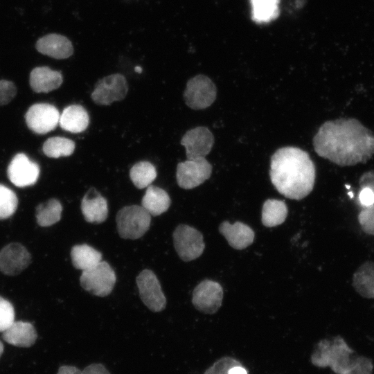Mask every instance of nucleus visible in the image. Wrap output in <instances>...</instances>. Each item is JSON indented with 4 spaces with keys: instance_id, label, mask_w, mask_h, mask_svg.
I'll use <instances>...</instances> for the list:
<instances>
[{
    "instance_id": "obj_1",
    "label": "nucleus",
    "mask_w": 374,
    "mask_h": 374,
    "mask_svg": "<svg viewBox=\"0 0 374 374\" xmlns=\"http://www.w3.org/2000/svg\"><path fill=\"white\" fill-rule=\"evenodd\" d=\"M269 177L278 193L300 200L313 189L315 166L307 152L296 147H283L271 157Z\"/></svg>"
},
{
    "instance_id": "obj_2",
    "label": "nucleus",
    "mask_w": 374,
    "mask_h": 374,
    "mask_svg": "<svg viewBox=\"0 0 374 374\" xmlns=\"http://www.w3.org/2000/svg\"><path fill=\"white\" fill-rule=\"evenodd\" d=\"M353 353L344 339L337 336L332 341L323 339L318 344L312 362L319 367L329 366L336 374H371L372 360L364 356L351 359Z\"/></svg>"
},
{
    "instance_id": "obj_3",
    "label": "nucleus",
    "mask_w": 374,
    "mask_h": 374,
    "mask_svg": "<svg viewBox=\"0 0 374 374\" xmlns=\"http://www.w3.org/2000/svg\"><path fill=\"white\" fill-rule=\"evenodd\" d=\"M350 125L345 120L328 121L319 129L313 138L315 152L321 157L339 165L350 160Z\"/></svg>"
},
{
    "instance_id": "obj_4",
    "label": "nucleus",
    "mask_w": 374,
    "mask_h": 374,
    "mask_svg": "<svg viewBox=\"0 0 374 374\" xmlns=\"http://www.w3.org/2000/svg\"><path fill=\"white\" fill-rule=\"evenodd\" d=\"M116 220L119 235L124 239L135 240L149 229L151 215L142 206L131 205L120 209Z\"/></svg>"
},
{
    "instance_id": "obj_5",
    "label": "nucleus",
    "mask_w": 374,
    "mask_h": 374,
    "mask_svg": "<svg viewBox=\"0 0 374 374\" xmlns=\"http://www.w3.org/2000/svg\"><path fill=\"white\" fill-rule=\"evenodd\" d=\"M116 274L112 267L101 261L91 269L82 271L80 278L82 287L91 294L104 297L109 295L115 285Z\"/></svg>"
},
{
    "instance_id": "obj_6",
    "label": "nucleus",
    "mask_w": 374,
    "mask_h": 374,
    "mask_svg": "<svg viewBox=\"0 0 374 374\" xmlns=\"http://www.w3.org/2000/svg\"><path fill=\"white\" fill-rule=\"evenodd\" d=\"M217 96L213 82L206 75H197L188 80L184 91V99L193 109H203L211 106Z\"/></svg>"
},
{
    "instance_id": "obj_7",
    "label": "nucleus",
    "mask_w": 374,
    "mask_h": 374,
    "mask_svg": "<svg viewBox=\"0 0 374 374\" xmlns=\"http://www.w3.org/2000/svg\"><path fill=\"white\" fill-rule=\"evenodd\" d=\"M172 237L175 250L182 260L191 261L202 254L205 248L203 235L194 227L179 224Z\"/></svg>"
},
{
    "instance_id": "obj_8",
    "label": "nucleus",
    "mask_w": 374,
    "mask_h": 374,
    "mask_svg": "<svg viewBox=\"0 0 374 374\" xmlns=\"http://www.w3.org/2000/svg\"><path fill=\"white\" fill-rule=\"evenodd\" d=\"M128 91L125 77L121 73H113L98 80L91 94L93 101L100 105H109L125 98Z\"/></svg>"
},
{
    "instance_id": "obj_9",
    "label": "nucleus",
    "mask_w": 374,
    "mask_h": 374,
    "mask_svg": "<svg viewBox=\"0 0 374 374\" xmlns=\"http://www.w3.org/2000/svg\"><path fill=\"white\" fill-rule=\"evenodd\" d=\"M212 166L205 158L187 159L177 166L176 179L179 187L192 189L209 179Z\"/></svg>"
},
{
    "instance_id": "obj_10",
    "label": "nucleus",
    "mask_w": 374,
    "mask_h": 374,
    "mask_svg": "<svg viewBox=\"0 0 374 374\" xmlns=\"http://www.w3.org/2000/svg\"><path fill=\"white\" fill-rule=\"evenodd\" d=\"M58 109L49 103L33 105L25 114L28 127L39 134H46L57 127L60 120Z\"/></svg>"
},
{
    "instance_id": "obj_11",
    "label": "nucleus",
    "mask_w": 374,
    "mask_h": 374,
    "mask_svg": "<svg viewBox=\"0 0 374 374\" xmlns=\"http://www.w3.org/2000/svg\"><path fill=\"white\" fill-rule=\"evenodd\" d=\"M136 284L143 303L150 310L157 312L165 308L166 299L153 271L143 270L136 277Z\"/></svg>"
},
{
    "instance_id": "obj_12",
    "label": "nucleus",
    "mask_w": 374,
    "mask_h": 374,
    "mask_svg": "<svg viewBox=\"0 0 374 374\" xmlns=\"http://www.w3.org/2000/svg\"><path fill=\"white\" fill-rule=\"evenodd\" d=\"M223 299L221 285L211 280L201 281L193 292L192 303L197 310L205 314H214L220 308Z\"/></svg>"
},
{
    "instance_id": "obj_13",
    "label": "nucleus",
    "mask_w": 374,
    "mask_h": 374,
    "mask_svg": "<svg viewBox=\"0 0 374 374\" xmlns=\"http://www.w3.org/2000/svg\"><path fill=\"white\" fill-rule=\"evenodd\" d=\"M212 132L204 126L187 131L182 136L181 144L185 147L187 159L205 158L214 144Z\"/></svg>"
},
{
    "instance_id": "obj_14",
    "label": "nucleus",
    "mask_w": 374,
    "mask_h": 374,
    "mask_svg": "<svg viewBox=\"0 0 374 374\" xmlns=\"http://www.w3.org/2000/svg\"><path fill=\"white\" fill-rule=\"evenodd\" d=\"M10 181L17 187L33 185L39 175V166L30 161L24 153L17 154L11 160L7 170Z\"/></svg>"
},
{
    "instance_id": "obj_15",
    "label": "nucleus",
    "mask_w": 374,
    "mask_h": 374,
    "mask_svg": "<svg viewBox=\"0 0 374 374\" xmlns=\"http://www.w3.org/2000/svg\"><path fill=\"white\" fill-rule=\"evenodd\" d=\"M31 262V256L19 243H10L0 251V270L8 276L21 273Z\"/></svg>"
},
{
    "instance_id": "obj_16",
    "label": "nucleus",
    "mask_w": 374,
    "mask_h": 374,
    "mask_svg": "<svg viewBox=\"0 0 374 374\" xmlns=\"http://www.w3.org/2000/svg\"><path fill=\"white\" fill-rule=\"evenodd\" d=\"M35 47L39 53L57 60L69 58L73 53L71 40L57 33H49L39 37Z\"/></svg>"
},
{
    "instance_id": "obj_17",
    "label": "nucleus",
    "mask_w": 374,
    "mask_h": 374,
    "mask_svg": "<svg viewBox=\"0 0 374 374\" xmlns=\"http://www.w3.org/2000/svg\"><path fill=\"white\" fill-rule=\"evenodd\" d=\"M81 211L87 222L93 224L102 223L108 215L107 199L94 188H91L81 201Z\"/></svg>"
},
{
    "instance_id": "obj_18",
    "label": "nucleus",
    "mask_w": 374,
    "mask_h": 374,
    "mask_svg": "<svg viewBox=\"0 0 374 374\" xmlns=\"http://www.w3.org/2000/svg\"><path fill=\"white\" fill-rule=\"evenodd\" d=\"M219 231L231 247L238 250L251 245L255 238L253 229L241 222L231 224L228 221H224L220 224Z\"/></svg>"
},
{
    "instance_id": "obj_19",
    "label": "nucleus",
    "mask_w": 374,
    "mask_h": 374,
    "mask_svg": "<svg viewBox=\"0 0 374 374\" xmlns=\"http://www.w3.org/2000/svg\"><path fill=\"white\" fill-rule=\"evenodd\" d=\"M63 82L60 71H54L48 66L34 68L29 78L32 89L37 93H48L59 88Z\"/></svg>"
},
{
    "instance_id": "obj_20",
    "label": "nucleus",
    "mask_w": 374,
    "mask_h": 374,
    "mask_svg": "<svg viewBox=\"0 0 374 374\" xmlns=\"http://www.w3.org/2000/svg\"><path fill=\"white\" fill-rule=\"evenodd\" d=\"M37 332L28 322L14 321L3 332V339L9 344L18 347H30L37 339Z\"/></svg>"
},
{
    "instance_id": "obj_21",
    "label": "nucleus",
    "mask_w": 374,
    "mask_h": 374,
    "mask_svg": "<svg viewBox=\"0 0 374 374\" xmlns=\"http://www.w3.org/2000/svg\"><path fill=\"white\" fill-rule=\"evenodd\" d=\"M59 124L62 129L72 133L84 132L89 124L87 111L80 105L66 107L60 116Z\"/></svg>"
},
{
    "instance_id": "obj_22",
    "label": "nucleus",
    "mask_w": 374,
    "mask_h": 374,
    "mask_svg": "<svg viewBox=\"0 0 374 374\" xmlns=\"http://www.w3.org/2000/svg\"><path fill=\"white\" fill-rule=\"evenodd\" d=\"M171 204L166 190L153 185L148 186L141 200V206L151 215L157 216L166 212Z\"/></svg>"
},
{
    "instance_id": "obj_23",
    "label": "nucleus",
    "mask_w": 374,
    "mask_h": 374,
    "mask_svg": "<svg viewBox=\"0 0 374 374\" xmlns=\"http://www.w3.org/2000/svg\"><path fill=\"white\" fill-rule=\"evenodd\" d=\"M71 257L74 267L82 271L91 269L102 261L101 253L86 244L73 246Z\"/></svg>"
},
{
    "instance_id": "obj_24",
    "label": "nucleus",
    "mask_w": 374,
    "mask_h": 374,
    "mask_svg": "<svg viewBox=\"0 0 374 374\" xmlns=\"http://www.w3.org/2000/svg\"><path fill=\"white\" fill-rule=\"evenodd\" d=\"M287 213V206L284 201L268 199L262 205L261 221L265 226L274 227L283 224Z\"/></svg>"
},
{
    "instance_id": "obj_25",
    "label": "nucleus",
    "mask_w": 374,
    "mask_h": 374,
    "mask_svg": "<svg viewBox=\"0 0 374 374\" xmlns=\"http://www.w3.org/2000/svg\"><path fill=\"white\" fill-rule=\"evenodd\" d=\"M356 290L367 298H374V263L368 262L362 265L353 277Z\"/></svg>"
},
{
    "instance_id": "obj_26",
    "label": "nucleus",
    "mask_w": 374,
    "mask_h": 374,
    "mask_svg": "<svg viewBox=\"0 0 374 374\" xmlns=\"http://www.w3.org/2000/svg\"><path fill=\"white\" fill-rule=\"evenodd\" d=\"M62 206L57 199H51L36 208V219L41 226H49L57 223L60 219Z\"/></svg>"
},
{
    "instance_id": "obj_27",
    "label": "nucleus",
    "mask_w": 374,
    "mask_h": 374,
    "mask_svg": "<svg viewBox=\"0 0 374 374\" xmlns=\"http://www.w3.org/2000/svg\"><path fill=\"white\" fill-rule=\"evenodd\" d=\"M130 177L136 188L142 189L150 186L156 179L157 170L149 161H139L131 168Z\"/></svg>"
},
{
    "instance_id": "obj_28",
    "label": "nucleus",
    "mask_w": 374,
    "mask_h": 374,
    "mask_svg": "<svg viewBox=\"0 0 374 374\" xmlns=\"http://www.w3.org/2000/svg\"><path fill=\"white\" fill-rule=\"evenodd\" d=\"M75 142L62 136L48 139L43 144L44 153L48 157L59 158L71 155L75 150Z\"/></svg>"
},
{
    "instance_id": "obj_29",
    "label": "nucleus",
    "mask_w": 374,
    "mask_h": 374,
    "mask_svg": "<svg viewBox=\"0 0 374 374\" xmlns=\"http://www.w3.org/2000/svg\"><path fill=\"white\" fill-rule=\"evenodd\" d=\"M252 19L256 23L269 22L279 14L278 0H251Z\"/></svg>"
},
{
    "instance_id": "obj_30",
    "label": "nucleus",
    "mask_w": 374,
    "mask_h": 374,
    "mask_svg": "<svg viewBox=\"0 0 374 374\" xmlns=\"http://www.w3.org/2000/svg\"><path fill=\"white\" fill-rule=\"evenodd\" d=\"M17 204V197L14 191L0 184V220L7 219L12 215Z\"/></svg>"
},
{
    "instance_id": "obj_31",
    "label": "nucleus",
    "mask_w": 374,
    "mask_h": 374,
    "mask_svg": "<svg viewBox=\"0 0 374 374\" xmlns=\"http://www.w3.org/2000/svg\"><path fill=\"white\" fill-rule=\"evenodd\" d=\"M15 321V310L12 305L0 296V332L6 330Z\"/></svg>"
},
{
    "instance_id": "obj_32",
    "label": "nucleus",
    "mask_w": 374,
    "mask_h": 374,
    "mask_svg": "<svg viewBox=\"0 0 374 374\" xmlns=\"http://www.w3.org/2000/svg\"><path fill=\"white\" fill-rule=\"evenodd\" d=\"M241 366L235 359L224 357L215 362L204 374H229V371L234 366Z\"/></svg>"
},
{
    "instance_id": "obj_33",
    "label": "nucleus",
    "mask_w": 374,
    "mask_h": 374,
    "mask_svg": "<svg viewBox=\"0 0 374 374\" xmlns=\"http://www.w3.org/2000/svg\"><path fill=\"white\" fill-rule=\"evenodd\" d=\"M17 93L14 83L6 80H0V106L9 103Z\"/></svg>"
},
{
    "instance_id": "obj_34",
    "label": "nucleus",
    "mask_w": 374,
    "mask_h": 374,
    "mask_svg": "<svg viewBox=\"0 0 374 374\" xmlns=\"http://www.w3.org/2000/svg\"><path fill=\"white\" fill-rule=\"evenodd\" d=\"M359 224L364 231L374 235V207L368 206L359 215Z\"/></svg>"
},
{
    "instance_id": "obj_35",
    "label": "nucleus",
    "mask_w": 374,
    "mask_h": 374,
    "mask_svg": "<svg viewBox=\"0 0 374 374\" xmlns=\"http://www.w3.org/2000/svg\"><path fill=\"white\" fill-rule=\"evenodd\" d=\"M359 199L362 205L371 206L374 204V192L369 187H365L360 191Z\"/></svg>"
},
{
    "instance_id": "obj_36",
    "label": "nucleus",
    "mask_w": 374,
    "mask_h": 374,
    "mask_svg": "<svg viewBox=\"0 0 374 374\" xmlns=\"http://www.w3.org/2000/svg\"><path fill=\"white\" fill-rule=\"evenodd\" d=\"M82 374H110L105 366L102 364H91L87 366Z\"/></svg>"
},
{
    "instance_id": "obj_37",
    "label": "nucleus",
    "mask_w": 374,
    "mask_h": 374,
    "mask_svg": "<svg viewBox=\"0 0 374 374\" xmlns=\"http://www.w3.org/2000/svg\"><path fill=\"white\" fill-rule=\"evenodd\" d=\"M57 374H82V371L75 366H62L60 367Z\"/></svg>"
},
{
    "instance_id": "obj_38",
    "label": "nucleus",
    "mask_w": 374,
    "mask_h": 374,
    "mask_svg": "<svg viewBox=\"0 0 374 374\" xmlns=\"http://www.w3.org/2000/svg\"><path fill=\"white\" fill-rule=\"evenodd\" d=\"M229 374H247V371L240 366H234L229 371Z\"/></svg>"
},
{
    "instance_id": "obj_39",
    "label": "nucleus",
    "mask_w": 374,
    "mask_h": 374,
    "mask_svg": "<svg viewBox=\"0 0 374 374\" xmlns=\"http://www.w3.org/2000/svg\"><path fill=\"white\" fill-rule=\"evenodd\" d=\"M3 345L0 341V357L3 353Z\"/></svg>"
},
{
    "instance_id": "obj_40",
    "label": "nucleus",
    "mask_w": 374,
    "mask_h": 374,
    "mask_svg": "<svg viewBox=\"0 0 374 374\" xmlns=\"http://www.w3.org/2000/svg\"><path fill=\"white\" fill-rule=\"evenodd\" d=\"M135 70H136V71L138 72V73H141V69L139 66V67H136V68H135Z\"/></svg>"
}]
</instances>
